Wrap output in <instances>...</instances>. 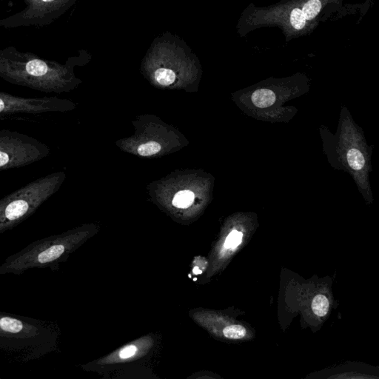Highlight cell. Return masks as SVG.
<instances>
[{
    "instance_id": "6da1fadb",
    "label": "cell",
    "mask_w": 379,
    "mask_h": 379,
    "mask_svg": "<svg viewBox=\"0 0 379 379\" xmlns=\"http://www.w3.org/2000/svg\"><path fill=\"white\" fill-rule=\"evenodd\" d=\"M59 330L49 320L0 311V359L27 364L47 357L57 346Z\"/></svg>"
},
{
    "instance_id": "7a4b0ae2",
    "label": "cell",
    "mask_w": 379,
    "mask_h": 379,
    "mask_svg": "<svg viewBox=\"0 0 379 379\" xmlns=\"http://www.w3.org/2000/svg\"><path fill=\"white\" fill-rule=\"evenodd\" d=\"M62 173H50L0 199V234L28 219L48 200L63 181Z\"/></svg>"
},
{
    "instance_id": "3957f363",
    "label": "cell",
    "mask_w": 379,
    "mask_h": 379,
    "mask_svg": "<svg viewBox=\"0 0 379 379\" xmlns=\"http://www.w3.org/2000/svg\"><path fill=\"white\" fill-rule=\"evenodd\" d=\"M79 242L76 233H67L32 242L4 260L0 265V276L21 275L31 269L53 271Z\"/></svg>"
},
{
    "instance_id": "277c9868",
    "label": "cell",
    "mask_w": 379,
    "mask_h": 379,
    "mask_svg": "<svg viewBox=\"0 0 379 379\" xmlns=\"http://www.w3.org/2000/svg\"><path fill=\"white\" fill-rule=\"evenodd\" d=\"M50 153L48 145L28 135L0 130V172L31 165L47 157Z\"/></svg>"
},
{
    "instance_id": "5b68a950",
    "label": "cell",
    "mask_w": 379,
    "mask_h": 379,
    "mask_svg": "<svg viewBox=\"0 0 379 379\" xmlns=\"http://www.w3.org/2000/svg\"><path fill=\"white\" fill-rule=\"evenodd\" d=\"M66 107V102L57 97H21L0 92V119L62 111Z\"/></svg>"
},
{
    "instance_id": "8992f818",
    "label": "cell",
    "mask_w": 379,
    "mask_h": 379,
    "mask_svg": "<svg viewBox=\"0 0 379 379\" xmlns=\"http://www.w3.org/2000/svg\"><path fill=\"white\" fill-rule=\"evenodd\" d=\"M251 100L253 105L259 108H265L274 105L276 102V95L269 89H259L253 92Z\"/></svg>"
},
{
    "instance_id": "52a82bcc",
    "label": "cell",
    "mask_w": 379,
    "mask_h": 379,
    "mask_svg": "<svg viewBox=\"0 0 379 379\" xmlns=\"http://www.w3.org/2000/svg\"><path fill=\"white\" fill-rule=\"evenodd\" d=\"M194 193L190 190H182L175 195L173 199V205L178 208H187L194 201Z\"/></svg>"
},
{
    "instance_id": "ba28073f",
    "label": "cell",
    "mask_w": 379,
    "mask_h": 379,
    "mask_svg": "<svg viewBox=\"0 0 379 379\" xmlns=\"http://www.w3.org/2000/svg\"><path fill=\"white\" fill-rule=\"evenodd\" d=\"M347 159L350 167L354 170H362L365 166V157L358 149H351L347 154Z\"/></svg>"
},
{
    "instance_id": "9c48e42d",
    "label": "cell",
    "mask_w": 379,
    "mask_h": 379,
    "mask_svg": "<svg viewBox=\"0 0 379 379\" xmlns=\"http://www.w3.org/2000/svg\"><path fill=\"white\" fill-rule=\"evenodd\" d=\"M175 72L165 68H158L154 73V79L161 85L169 86L176 80Z\"/></svg>"
},
{
    "instance_id": "30bf717a",
    "label": "cell",
    "mask_w": 379,
    "mask_h": 379,
    "mask_svg": "<svg viewBox=\"0 0 379 379\" xmlns=\"http://www.w3.org/2000/svg\"><path fill=\"white\" fill-rule=\"evenodd\" d=\"M312 309L316 316L326 315L329 310V301L328 298L324 295L316 296L313 300Z\"/></svg>"
},
{
    "instance_id": "8fae6325",
    "label": "cell",
    "mask_w": 379,
    "mask_h": 379,
    "mask_svg": "<svg viewBox=\"0 0 379 379\" xmlns=\"http://www.w3.org/2000/svg\"><path fill=\"white\" fill-rule=\"evenodd\" d=\"M224 336L228 339H240L246 335V329L242 325H231L227 327L223 331Z\"/></svg>"
},
{
    "instance_id": "7c38bea8",
    "label": "cell",
    "mask_w": 379,
    "mask_h": 379,
    "mask_svg": "<svg viewBox=\"0 0 379 379\" xmlns=\"http://www.w3.org/2000/svg\"><path fill=\"white\" fill-rule=\"evenodd\" d=\"M161 150V145L156 142H148L139 145L138 153L142 156H149L156 154Z\"/></svg>"
},
{
    "instance_id": "4fadbf2b",
    "label": "cell",
    "mask_w": 379,
    "mask_h": 379,
    "mask_svg": "<svg viewBox=\"0 0 379 379\" xmlns=\"http://www.w3.org/2000/svg\"><path fill=\"white\" fill-rule=\"evenodd\" d=\"M243 233L240 231H233L228 235L225 241V247L228 248H234L239 246L242 242Z\"/></svg>"
},
{
    "instance_id": "5bb4252c",
    "label": "cell",
    "mask_w": 379,
    "mask_h": 379,
    "mask_svg": "<svg viewBox=\"0 0 379 379\" xmlns=\"http://www.w3.org/2000/svg\"><path fill=\"white\" fill-rule=\"evenodd\" d=\"M137 352V348L135 345H130L125 347L119 353V358L121 359H127L133 357Z\"/></svg>"
},
{
    "instance_id": "9a60e30c",
    "label": "cell",
    "mask_w": 379,
    "mask_h": 379,
    "mask_svg": "<svg viewBox=\"0 0 379 379\" xmlns=\"http://www.w3.org/2000/svg\"><path fill=\"white\" fill-rule=\"evenodd\" d=\"M42 1H53V0H42Z\"/></svg>"
}]
</instances>
